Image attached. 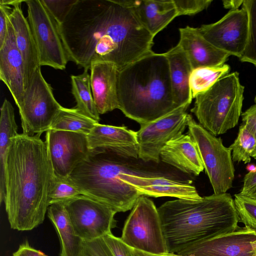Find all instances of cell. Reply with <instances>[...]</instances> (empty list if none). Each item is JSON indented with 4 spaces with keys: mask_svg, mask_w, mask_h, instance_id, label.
I'll return each mask as SVG.
<instances>
[{
    "mask_svg": "<svg viewBox=\"0 0 256 256\" xmlns=\"http://www.w3.org/2000/svg\"><path fill=\"white\" fill-rule=\"evenodd\" d=\"M60 30L69 60L84 70L106 62L119 70L152 52L154 36L119 0H78Z\"/></svg>",
    "mask_w": 256,
    "mask_h": 256,
    "instance_id": "6da1fadb",
    "label": "cell"
},
{
    "mask_svg": "<svg viewBox=\"0 0 256 256\" xmlns=\"http://www.w3.org/2000/svg\"><path fill=\"white\" fill-rule=\"evenodd\" d=\"M40 134L12 138L4 169V202L10 228L28 231L42 224L55 176Z\"/></svg>",
    "mask_w": 256,
    "mask_h": 256,
    "instance_id": "7a4b0ae2",
    "label": "cell"
},
{
    "mask_svg": "<svg viewBox=\"0 0 256 256\" xmlns=\"http://www.w3.org/2000/svg\"><path fill=\"white\" fill-rule=\"evenodd\" d=\"M167 252L234 232L240 220L234 199L227 192L198 200L176 199L158 208Z\"/></svg>",
    "mask_w": 256,
    "mask_h": 256,
    "instance_id": "3957f363",
    "label": "cell"
},
{
    "mask_svg": "<svg viewBox=\"0 0 256 256\" xmlns=\"http://www.w3.org/2000/svg\"><path fill=\"white\" fill-rule=\"evenodd\" d=\"M117 94L118 109L140 125L180 108L174 101L165 53L152 52L119 70Z\"/></svg>",
    "mask_w": 256,
    "mask_h": 256,
    "instance_id": "277c9868",
    "label": "cell"
},
{
    "mask_svg": "<svg viewBox=\"0 0 256 256\" xmlns=\"http://www.w3.org/2000/svg\"><path fill=\"white\" fill-rule=\"evenodd\" d=\"M131 160L108 149L91 150L88 158L74 170L68 180L82 194L104 204L116 212H125L132 208L141 195L122 181V174L148 175L136 170L128 162Z\"/></svg>",
    "mask_w": 256,
    "mask_h": 256,
    "instance_id": "5b68a950",
    "label": "cell"
},
{
    "mask_svg": "<svg viewBox=\"0 0 256 256\" xmlns=\"http://www.w3.org/2000/svg\"><path fill=\"white\" fill-rule=\"evenodd\" d=\"M244 92L238 73H230L198 94L190 111L198 124L210 133L215 136L224 134L238 124L242 115Z\"/></svg>",
    "mask_w": 256,
    "mask_h": 256,
    "instance_id": "8992f818",
    "label": "cell"
},
{
    "mask_svg": "<svg viewBox=\"0 0 256 256\" xmlns=\"http://www.w3.org/2000/svg\"><path fill=\"white\" fill-rule=\"evenodd\" d=\"M188 134L196 143L206 173L215 194L226 193L232 187L235 169L232 150L197 123L188 114Z\"/></svg>",
    "mask_w": 256,
    "mask_h": 256,
    "instance_id": "52a82bcc",
    "label": "cell"
},
{
    "mask_svg": "<svg viewBox=\"0 0 256 256\" xmlns=\"http://www.w3.org/2000/svg\"><path fill=\"white\" fill-rule=\"evenodd\" d=\"M120 238L140 251L156 255L168 254L158 208L144 196H140L132 208Z\"/></svg>",
    "mask_w": 256,
    "mask_h": 256,
    "instance_id": "ba28073f",
    "label": "cell"
},
{
    "mask_svg": "<svg viewBox=\"0 0 256 256\" xmlns=\"http://www.w3.org/2000/svg\"><path fill=\"white\" fill-rule=\"evenodd\" d=\"M25 2L28 20L38 52L40 66L65 69L69 59L62 37L60 24L42 0Z\"/></svg>",
    "mask_w": 256,
    "mask_h": 256,
    "instance_id": "9c48e42d",
    "label": "cell"
},
{
    "mask_svg": "<svg viewBox=\"0 0 256 256\" xmlns=\"http://www.w3.org/2000/svg\"><path fill=\"white\" fill-rule=\"evenodd\" d=\"M62 106L56 100L51 86L41 72H35L18 106L22 134L34 136L49 130Z\"/></svg>",
    "mask_w": 256,
    "mask_h": 256,
    "instance_id": "30bf717a",
    "label": "cell"
},
{
    "mask_svg": "<svg viewBox=\"0 0 256 256\" xmlns=\"http://www.w3.org/2000/svg\"><path fill=\"white\" fill-rule=\"evenodd\" d=\"M63 203L76 234L84 241L103 238L116 226V212L90 197L81 194Z\"/></svg>",
    "mask_w": 256,
    "mask_h": 256,
    "instance_id": "8fae6325",
    "label": "cell"
},
{
    "mask_svg": "<svg viewBox=\"0 0 256 256\" xmlns=\"http://www.w3.org/2000/svg\"><path fill=\"white\" fill-rule=\"evenodd\" d=\"M188 106H182L160 118L140 125L136 132L138 159L144 162H160L162 148L182 135L187 126Z\"/></svg>",
    "mask_w": 256,
    "mask_h": 256,
    "instance_id": "7c38bea8",
    "label": "cell"
},
{
    "mask_svg": "<svg viewBox=\"0 0 256 256\" xmlns=\"http://www.w3.org/2000/svg\"><path fill=\"white\" fill-rule=\"evenodd\" d=\"M56 178L66 180L90 152L86 134L48 130L45 141Z\"/></svg>",
    "mask_w": 256,
    "mask_h": 256,
    "instance_id": "4fadbf2b",
    "label": "cell"
},
{
    "mask_svg": "<svg viewBox=\"0 0 256 256\" xmlns=\"http://www.w3.org/2000/svg\"><path fill=\"white\" fill-rule=\"evenodd\" d=\"M202 36L212 46L238 58L248 42L249 18L246 10H230L218 22L198 28Z\"/></svg>",
    "mask_w": 256,
    "mask_h": 256,
    "instance_id": "5bb4252c",
    "label": "cell"
},
{
    "mask_svg": "<svg viewBox=\"0 0 256 256\" xmlns=\"http://www.w3.org/2000/svg\"><path fill=\"white\" fill-rule=\"evenodd\" d=\"M179 256H256V232L246 228L182 248Z\"/></svg>",
    "mask_w": 256,
    "mask_h": 256,
    "instance_id": "9a60e30c",
    "label": "cell"
},
{
    "mask_svg": "<svg viewBox=\"0 0 256 256\" xmlns=\"http://www.w3.org/2000/svg\"><path fill=\"white\" fill-rule=\"evenodd\" d=\"M122 178L141 196H170L188 200H198L202 198L190 184L163 176L126 173L122 174Z\"/></svg>",
    "mask_w": 256,
    "mask_h": 256,
    "instance_id": "2e32d148",
    "label": "cell"
},
{
    "mask_svg": "<svg viewBox=\"0 0 256 256\" xmlns=\"http://www.w3.org/2000/svg\"><path fill=\"white\" fill-rule=\"evenodd\" d=\"M0 79L8 88L18 107L25 91L24 68L8 18L6 36L3 45L0 47Z\"/></svg>",
    "mask_w": 256,
    "mask_h": 256,
    "instance_id": "e0dca14e",
    "label": "cell"
},
{
    "mask_svg": "<svg viewBox=\"0 0 256 256\" xmlns=\"http://www.w3.org/2000/svg\"><path fill=\"white\" fill-rule=\"evenodd\" d=\"M87 136L90 150L104 148L126 158L138 159L136 132L127 126L98 123Z\"/></svg>",
    "mask_w": 256,
    "mask_h": 256,
    "instance_id": "ac0fdd59",
    "label": "cell"
},
{
    "mask_svg": "<svg viewBox=\"0 0 256 256\" xmlns=\"http://www.w3.org/2000/svg\"><path fill=\"white\" fill-rule=\"evenodd\" d=\"M90 70L92 92L99 114L118 109L116 66L109 62H96L92 64Z\"/></svg>",
    "mask_w": 256,
    "mask_h": 256,
    "instance_id": "d6986e66",
    "label": "cell"
},
{
    "mask_svg": "<svg viewBox=\"0 0 256 256\" xmlns=\"http://www.w3.org/2000/svg\"><path fill=\"white\" fill-rule=\"evenodd\" d=\"M180 38L178 44L186 53L193 69L224 64L230 55L207 41L198 28L186 26L179 28Z\"/></svg>",
    "mask_w": 256,
    "mask_h": 256,
    "instance_id": "ffe728a7",
    "label": "cell"
},
{
    "mask_svg": "<svg viewBox=\"0 0 256 256\" xmlns=\"http://www.w3.org/2000/svg\"><path fill=\"white\" fill-rule=\"evenodd\" d=\"M22 2L18 0L12 6L8 18L13 28L16 46L23 60L26 89L35 72L41 66L38 48L30 24L22 10Z\"/></svg>",
    "mask_w": 256,
    "mask_h": 256,
    "instance_id": "44dd1931",
    "label": "cell"
},
{
    "mask_svg": "<svg viewBox=\"0 0 256 256\" xmlns=\"http://www.w3.org/2000/svg\"><path fill=\"white\" fill-rule=\"evenodd\" d=\"M154 36L178 16L173 0H119Z\"/></svg>",
    "mask_w": 256,
    "mask_h": 256,
    "instance_id": "7402d4cb",
    "label": "cell"
},
{
    "mask_svg": "<svg viewBox=\"0 0 256 256\" xmlns=\"http://www.w3.org/2000/svg\"><path fill=\"white\" fill-rule=\"evenodd\" d=\"M160 159L188 174L198 176L204 170L196 145L188 134L168 142L160 152Z\"/></svg>",
    "mask_w": 256,
    "mask_h": 256,
    "instance_id": "603a6c76",
    "label": "cell"
},
{
    "mask_svg": "<svg viewBox=\"0 0 256 256\" xmlns=\"http://www.w3.org/2000/svg\"><path fill=\"white\" fill-rule=\"evenodd\" d=\"M165 54L168 62L174 102L178 108L190 106L192 99L190 86L192 68L189 60L178 44Z\"/></svg>",
    "mask_w": 256,
    "mask_h": 256,
    "instance_id": "cb8c5ba5",
    "label": "cell"
},
{
    "mask_svg": "<svg viewBox=\"0 0 256 256\" xmlns=\"http://www.w3.org/2000/svg\"><path fill=\"white\" fill-rule=\"evenodd\" d=\"M47 212L60 238V256H80L83 240L76 234L64 203L50 205Z\"/></svg>",
    "mask_w": 256,
    "mask_h": 256,
    "instance_id": "d4e9b609",
    "label": "cell"
},
{
    "mask_svg": "<svg viewBox=\"0 0 256 256\" xmlns=\"http://www.w3.org/2000/svg\"><path fill=\"white\" fill-rule=\"evenodd\" d=\"M16 124L14 108L5 99L0 108V202H4L5 196L4 169L6 156L12 138L16 136Z\"/></svg>",
    "mask_w": 256,
    "mask_h": 256,
    "instance_id": "484cf974",
    "label": "cell"
},
{
    "mask_svg": "<svg viewBox=\"0 0 256 256\" xmlns=\"http://www.w3.org/2000/svg\"><path fill=\"white\" fill-rule=\"evenodd\" d=\"M72 93L76 100V108L88 117L99 122L100 114L94 100L88 70L70 76Z\"/></svg>",
    "mask_w": 256,
    "mask_h": 256,
    "instance_id": "4316f807",
    "label": "cell"
},
{
    "mask_svg": "<svg viewBox=\"0 0 256 256\" xmlns=\"http://www.w3.org/2000/svg\"><path fill=\"white\" fill-rule=\"evenodd\" d=\"M99 123L76 108H60L49 129L66 130L88 134L94 126Z\"/></svg>",
    "mask_w": 256,
    "mask_h": 256,
    "instance_id": "83f0119b",
    "label": "cell"
},
{
    "mask_svg": "<svg viewBox=\"0 0 256 256\" xmlns=\"http://www.w3.org/2000/svg\"><path fill=\"white\" fill-rule=\"evenodd\" d=\"M230 68L224 64L218 66H207L193 69L190 78L192 98L211 88L220 78L228 74Z\"/></svg>",
    "mask_w": 256,
    "mask_h": 256,
    "instance_id": "f1b7e54d",
    "label": "cell"
},
{
    "mask_svg": "<svg viewBox=\"0 0 256 256\" xmlns=\"http://www.w3.org/2000/svg\"><path fill=\"white\" fill-rule=\"evenodd\" d=\"M256 144V138L243 124L240 126L237 137L230 146L234 162L244 164L251 161L252 154Z\"/></svg>",
    "mask_w": 256,
    "mask_h": 256,
    "instance_id": "f546056e",
    "label": "cell"
},
{
    "mask_svg": "<svg viewBox=\"0 0 256 256\" xmlns=\"http://www.w3.org/2000/svg\"><path fill=\"white\" fill-rule=\"evenodd\" d=\"M242 7L248 14L249 32L246 48L239 59L256 67V0H244Z\"/></svg>",
    "mask_w": 256,
    "mask_h": 256,
    "instance_id": "4dcf8cb0",
    "label": "cell"
},
{
    "mask_svg": "<svg viewBox=\"0 0 256 256\" xmlns=\"http://www.w3.org/2000/svg\"><path fill=\"white\" fill-rule=\"evenodd\" d=\"M234 199L240 220L245 228L256 232V200L240 193L235 194Z\"/></svg>",
    "mask_w": 256,
    "mask_h": 256,
    "instance_id": "1f68e13d",
    "label": "cell"
},
{
    "mask_svg": "<svg viewBox=\"0 0 256 256\" xmlns=\"http://www.w3.org/2000/svg\"><path fill=\"white\" fill-rule=\"evenodd\" d=\"M81 194L80 191L68 179H60L55 177L50 194L49 204L64 202Z\"/></svg>",
    "mask_w": 256,
    "mask_h": 256,
    "instance_id": "d6a6232c",
    "label": "cell"
},
{
    "mask_svg": "<svg viewBox=\"0 0 256 256\" xmlns=\"http://www.w3.org/2000/svg\"><path fill=\"white\" fill-rule=\"evenodd\" d=\"M78 0H42L57 22L60 24Z\"/></svg>",
    "mask_w": 256,
    "mask_h": 256,
    "instance_id": "836d02e7",
    "label": "cell"
},
{
    "mask_svg": "<svg viewBox=\"0 0 256 256\" xmlns=\"http://www.w3.org/2000/svg\"><path fill=\"white\" fill-rule=\"evenodd\" d=\"M178 16L196 14L206 9L212 0H173Z\"/></svg>",
    "mask_w": 256,
    "mask_h": 256,
    "instance_id": "e575fe53",
    "label": "cell"
},
{
    "mask_svg": "<svg viewBox=\"0 0 256 256\" xmlns=\"http://www.w3.org/2000/svg\"><path fill=\"white\" fill-rule=\"evenodd\" d=\"M80 256H114L102 238L83 240Z\"/></svg>",
    "mask_w": 256,
    "mask_h": 256,
    "instance_id": "d590c367",
    "label": "cell"
},
{
    "mask_svg": "<svg viewBox=\"0 0 256 256\" xmlns=\"http://www.w3.org/2000/svg\"><path fill=\"white\" fill-rule=\"evenodd\" d=\"M102 238L114 256H134L133 248L121 238L115 236L112 233L106 234Z\"/></svg>",
    "mask_w": 256,
    "mask_h": 256,
    "instance_id": "8d00e7d4",
    "label": "cell"
},
{
    "mask_svg": "<svg viewBox=\"0 0 256 256\" xmlns=\"http://www.w3.org/2000/svg\"><path fill=\"white\" fill-rule=\"evenodd\" d=\"M242 124L256 138V104L242 114Z\"/></svg>",
    "mask_w": 256,
    "mask_h": 256,
    "instance_id": "74e56055",
    "label": "cell"
},
{
    "mask_svg": "<svg viewBox=\"0 0 256 256\" xmlns=\"http://www.w3.org/2000/svg\"><path fill=\"white\" fill-rule=\"evenodd\" d=\"M12 10L10 6L0 4V47L5 42L8 28V15Z\"/></svg>",
    "mask_w": 256,
    "mask_h": 256,
    "instance_id": "f35d334b",
    "label": "cell"
},
{
    "mask_svg": "<svg viewBox=\"0 0 256 256\" xmlns=\"http://www.w3.org/2000/svg\"><path fill=\"white\" fill-rule=\"evenodd\" d=\"M12 256H48L40 250L32 247L28 242L20 245Z\"/></svg>",
    "mask_w": 256,
    "mask_h": 256,
    "instance_id": "ab89813d",
    "label": "cell"
},
{
    "mask_svg": "<svg viewBox=\"0 0 256 256\" xmlns=\"http://www.w3.org/2000/svg\"><path fill=\"white\" fill-rule=\"evenodd\" d=\"M256 184V168L250 171L244 176L243 185L240 192H242Z\"/></svg>",
    "mask_w": 256,
    "mask_h": 256,
    "instance_id": "60d3db41",
    "label": "cell"
},
{
    "mask_svg": "<svg viewBox=\"0 0 256 256\" xmlns=\"http://www.w3.org/2000/svg\"><path fill=\"white\" fill-rule=\"evenodd\" d=\"M222 2L225 8L233 10L238 9V8L242 4L244 0H223Z\"/></svg>",
    "mask_w": 256,
    "mask_h": 256,
    "instance_id": "b9f144b4",
    "label": "cell"
},
{
    "mask_svg": "<svg viewBox=\"0 0 256 256\" xmlns=\"http://www.w3.org/2000/svg\"><path fill=\"white\" fill-rule=\"evenodd\" d=\"M240 193L252 198L256 200V184L250 189Z\"/></svg>",
    "mask_w": 256,
    "mask_h": 256,
    "instance_id": "7bdbcfd3",
    "label": "cell"
},
{
    "mask_svg": "<svg viewBox=\"0 0 256 256\" xmlns=\"http://www.w3.org/2000/svg\"><path fill=\"white\" fill-rule=\"evenodd\" d=\"M133 250L134 256H166V255L153 254L142 251H140L134 248H133Z\"/></svg>",
    "mask_w": 256,
    "mask_h": 256,
    "instance_id": "ee69618b",
    "label": "cell"
},
{
    "mask_svg": "<svg viewBox=\"0 0 256 256\" xmlns=\"http://www.w3.org/2000/svg\"><path fill=\"white\" fill-rule=\"evenodd\" d=\"M252 158L256 159V144L252 154Z\"/></svg>",
    "mask_w": 256,
    "mask_h": 256,
    "instance_id": "f6af8a7d",
    "label": "cell"
},
{
    "mask_svg": "<svg viewBox=\"0 0 256 256\" xmlns=\"http://www.w3.org/2000/svg\"><path fill=\"white\" fill-rule=\"evenodd\" d=\"M165 255L166 256H178V255H176V254H166Z\"/></svg>",
    "mask_w": 256,
    "mask_h": 256,
    "instance_id": "bcb514c9",
    "label": "cell"
},
{
    "mask_svg": "<svg viewBox=\"0 0 256 256\" xmlns=\"http://www.w3.org/2000/svg\"><path fill=\"white\" fill-rule=\"evenodd\" d=\"M254 100L255 104H256V96H255Z\"/></svg>",
    "mask_w": 256,
    "mask_h": 256,
    "instance_id": "7dc6e473",
    "label": "cell"
}]
</instances>
